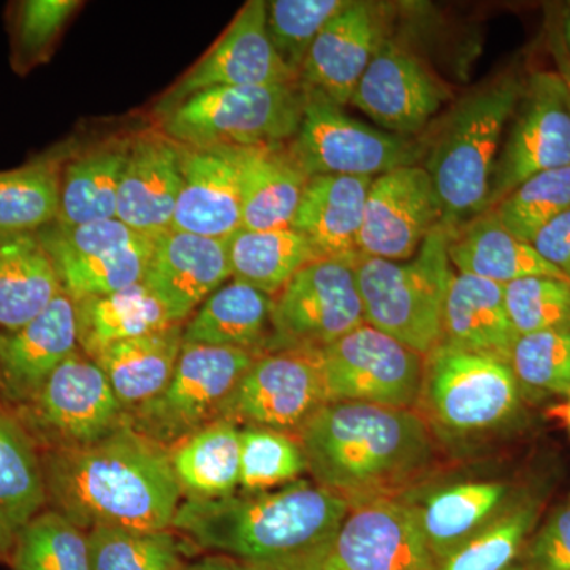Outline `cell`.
<instances>
[{
    "label": "cell",
    "instance_id": "obj_22",
    "mask_svg": "<svg viewBox=\"0 0 570 570\" xmlns=\"http://www.w3.org/2000/svg\"><path fill=\"white\" fill-rule=\"evenodd\" d=\"M77 348L73 299L63 292L22 328L0 332V379L6 404H28Z\"/></svg>",
    "mask_w": 570,
    "mask_h": 570
},
{
    "label": "cell",
    "instance_id": "obj_37",
    "mask_svg": "<svg viewBox=\"0 0 570 570\" xmlns=\"http://www.w3.org/2000/svg\"><path fill=\"white\" fill-rule=\"evenodd\" d=\"M543 505L538 491L521 490L485 530L438 562L436 570H524V553Z\"/></svg>",
    "mask_w": 570,
    "mask_h": 570
},
{
    "label": "cell",
    "instance_id": "obj_30",
    "mask_svg": "<svg viewBox=\"0 0 570 570\" xmlns=\"http://www.w3.org/2000/svg\"><path fill=\"white\" fill-rule=\"evenodd\" d=\"M273 296L232 281L217 288L184 325V343L264 355L272 341Z\"/></svg>",
    "mask_w": 570,
    "mask_h": 570
},
{
    "label": "cell",
    "instance_id": "obj_44",
    "mask_svg": "<svg viewBox=\"0 0 570 570\" xmlns=\"http://www.w3.org/2000/svg\"><path fill=\"white\" fill-rule=\"evenodd\" d=\"M569 208L570 167H562L531 176L491 209L510 234L532 243L547 224Z\"/></svg>",
    "mask_w": 570,
    "mask_h": 570
},
{
    "label": "cell",
    "instance_id": "obj_6",
    "mask_svg": "<svg viewBox=\"0 0 570 570\" xmlns=\"http://www.w3.org/2000/svg\"><path fill=\"white\" fill-rule=\"evenodd\" d=\"M452 230L439 224L409 261L355 257L366 324L422 356L441 344L442 314L455 275L449 258Z\"/></svg>",
    "mask_w": 570,
    "mask_h": 570
},
{
    "label": "cell",
    "instance_id": "obj_23",
    "mask_svg": "<svg viewBox=\"0 0 570 570\" xmlns=\"http://www.w3.org/2000/svg\"><path fill=\"white\" fill-rule=\"evenodd\" d=\"M384 39L376 9L367 2L347 0V6L328 21L311 47L299 85L347 107Z\"/></svg>",
    "mask_w": 570,
    "mask_h": 570
},
{
    "label": "cell",
    "instance_id": "obj_38",
    "mask_svg": "<svg viewBox=\"0 0 570 570\" xmlns=\"http://www.w3.org/2000/svg\"><path fill=\"white\" fill-rule=\"evenodd\" d=\"M62 163L51 153L0 171V234L39 232L58 219Z\"/></svg>",
    "mask_w": 570,
    "mask_h": 570
},
{
    "label": "cell",
    "instance_id": "obj_17",
    "mask_svg": "<svg viewBox=\"0 0 570 570\" xmlns=\"http://www.w3.org/2000/svg\"><path fill=\"white\" fill-rule=\"evenodd\" d=\"M324 570H436L406 497L352 505Z\"/></svg>",
    "mask_w": 570,
    "mask_h": 570
},
{
    "label": "cell",
    "instance_id": "obj_34",
    "mask_svg": "<svg viewBox=\"0 0 570 570\" xmlns=\"http://www.w3.org/2000/svg\"><path fill=\"white\" fill-rule=\"evenodd\" d=\"M170 459L186 499L232 497L242 478V428L216 420L171 448Z\"/></svg>",
    "mask_w": 570,
    "mask_h": 570
},
{
    "label": "cell",
    "instance_id": "obj_54",
    "mask_svg": "<svg viewBox=\"0 0 570 570\" xmlns=\"http://www.w3.org/2000/svg\"><path fill=\"white\" fill-rule=\"evenodd\" d=\"M564 417L566 422H568L569 431H570V393L568 395V404H566L564 409Z\"/></svg>",
    "mask_w": 570,
    "mask_h": 570
},
{
    "label": "cell",
    "instance_id": "obj_51",
    "mask_svg": "<svg viewBox=\"0 0 570 570\" xmlns=\"http://www.w3.org/2000/svg\"><path fill=\"white\" fill-rule=\"evenodd\" d=\"M558 47H560L562 59L570 73V2L562 9L560 31L554 36Z\"/></svg>",
    "mask_w": 570,
    "mask_h": 570
},
{
    "label": "cell",
    "instance_id": "obj_52",
    "mask_svg": "<svg viewBox=\"0 0 570 570\" xmlns=\"http://www.w3.org/2000/svg\"><path fill=\"white\" fill-rule=\"evenodd\" d=\"M184 570H242L234 562L223 557H208L204 560L195 562V564L186 566Z\"/></svg>",
    "mask_w": 570,
    "mask_h": 570
},
{
    "label": "cell",
    "instance_id": "obj_41",
    "mask_svg": "<svg viewBox=\"0 0 570 570\" xmlns=\"http://www.w3.org/2000/svg\"><path fill=\"white\" fill-rule=\"evenodd\" d=\"M92 570H184L183 550L170 530L88 531Z\"/></svg>",
    "mask_w": 570,
    "mask_h": 570
},
{
    "label": "cell",
    "instance_id": "obj_49",
    "mask_svg": "<svg viewBox=\"0 0 570 570\" xmlns=\"http://www.w3.org/2000/svg\"><path fill=\"white\" fill-rule=\"evenodd\" d=\"M531 245L543 261L570 279V208L547 224Z\"/></svg>",
    "mask_w": 570,
    "mask_h": 570
},
{
    "label": "cell",
    "instance_id": "obj_1",
    "mask_svg": "<svg viewBox=\"0 0 570 570\" xmlns=\"http://www.w3.org/2000/svg\"><path fill=\"white\" fill-rule=\"evenodd\" d=\"M351 508L299 479L265 493L186 499L171 528L242 570H324Z\"/></svg>",
    "mask_w": 570,
    "mask_h": 570
},
{
    "label": "cell",
    "instance_id": "obj_20",
    "mask_svg": "<svg viewBox=\"0 0 570 570\" xmlns=\"http://www.w3.org/2000/svg\"><path fill=\"white\" fill-rule=\"evenodd\" d=\"M230 277L227 239L170 228L153 236L142 284L164 306L171 324H183Z\"/></svg>",
    "mask_w": 570,
    "mask_h": 570
},
{
    "label": "cell",
    "instance_id": "obj_48",
    "mask_svg": "<svg viewBox=\"0 0 570 570\" xmlns=\"http://www.w3.org/2000/svg\"><path fill=\"white\" fill-rule=\"evenodd\" d=\"M524 570H570V501L551 510L532 532Z\"/></svg>",
    "mask_w": 570,
    "mask_h": 570
},
{
    "label": "cell",
    "instance_id": "obj_39",
    "mask_svg": "<svg viewBox=\"0 0 570 570\" xmlns=\"http://www.w3.org/2000/svg\"><path fill=\"white\" fill-rule=\"evenodd\" d=\"M45 505L39 445L17 415L0 409V512L20 531Z\"/></svg>",
    "mask_w": 570,
    "mask_h": 570
},
{
    "label": "cell",
    "instance_id": "obj_25",
    "mask_svg": "<svg viewBox=\"0 0 570 570\" xmlns=\"http://www.w3.org/2000/svg\"><path fill=\"white\" fill-rule=\"evenodd\" d=\"M520 489L505 480H461L428 493L417 509L420 527L434 561L441 562L504 512Z\"/></svg>",
    "mask_w": 570,
    "mask_h": 570
},
{
    "label": "cell",
    "instance_id": "obj_35",
    "mask_svg": "<svg viewBox=\"0 0 570 570\" xmlns=\"http://www.w3.org/2000/svg\"><path fill=\"white\" fill-rule=\"evenodd\" d=\"M73 305L78 347L92 360L112 344L175 325L142 283L112 294L77 299Z\"/></svg>",
    "mask_w": 570,
    "mask_h": 570
},
{
    "label": "cell",
    "instance_id": "obj_40",
    "mask_svg": "<svg viewBox=\"0 0 570 570\" xmlns=\"http://www.w3.org/2000/svg\"><path fill=\"white\" fill-rule=\"evenodd\" d=\"M13 570H92L88 532L56 510H41L18 531Z\"/></svg>",
    "mask_w": 570,
    "mask_h": 570
},
{
    "label": "cell",
    "instance_id": "obj_15",
    "mask_svg": "<svg viewBox=\"0 0 570 570\" xmlns=\"http://www.w3.org/2000/svg\"><path fill=\"white\" fill-rule=\"evenodd\" d=\"M328 403L318 352H269L246 371L223 419L296 436Z\"/></svg>",
    "mask_w": 570,
    "mask_h": 570
},
{
    "label": "cell",
    "instance_id": "obj_27",
    "mask_svg": "<svg viewBox=\"0 0 570 570\" xmlns=\"http://www.w3.org/2000/svg\"><path fill=\"white\" fill-rule=\"evenodd\" d=\"M374 178L322 175L309 178L291 227L322 258L358 254L367 193Z\"/></svg>",
    "mask_w": 570,
    "mask_h": 570
},
{
    "label": "cell",
    "instance_id": "obj_14",
    "mask_svg": "<svg viewBox=\"0 0 570 570\" xmlns=\"http://www.w3.org/2000/svg\"><path fill=\"white\" fill-rule=\"evenodd\" d=\"M570 167V99L560 71H535L524 80L502 140L490 209L531 176Z\"/></svg>",
    "mask_w": 570,
    "mask_h": 570
},
{
    "label": "cell",
    "instance_id": "obj_36",
    "mask_svg": "<svg viewBox=\"0 0 570 570\" xmlns=\"http://www.w3.org/2000/svg\"><path fill=\"white\" fill-rule=\"evenodd\" d=\"M232 277L276 296L306 265L322 258L294 227L242 230L227 239Z\"/></svg>",
    "mask_w": 570,
    "mask_h": 570
},
{
    "label": "cell",
    "instance_id": "obj_3",
    "mask_svg": "<svg viewBox=\"0 0 570 570\" xmlns=\"http://www.w3.org/2000/svg\"><path fill=\"white\" fill-rule=\"evenodd\" d=\"M296 439L317 485L351 505L403 497L436 455L433 434L415 409L332 401Z\"/></svg>",
    "mask_w": 570,
    "mask_h": 570
},
{
    "label": "cell",
    "instance_id": "obj_24",
    "mask_svg": "<svg viewBox=\"0 0 570 570\" xmlns=\"http://www.w3.org/2000/svg\"><path fill=\"white\" fill-rule=\"evenodd\" d=\"M183 146V186L171 230L228 239L243 228L238 174L223 148Z\"/></svg>",
    "mask_w": 570,
    "mask_h": 570
},
{
    "label": "cell",
    "instance_id": "obj_10",
    "mask_svg": "<svg viewBox=\"0 0 570 570\" xmlns=\"http://www.w3.org/2000/svg\"><path fill=\"white\" fill-rule=\"evenodd\" d=\"M355 257L318 258L273 296V333L266 354L318 352L366 324Z\"/></svg>",
    "mask_w": 570,
    "mask_h": 570
},
{
    "label": "cell",
    "instance_id": "obj_45",
    "mask_svg": "<svg viewBox=\"0 0 570 570\" xmlns=\"http://www.w3.org/2000/svg\"><path fill=\"white\" fill-rule=\"evenodd\" d=\"M347 0H273L266 2V29L279 58L296 77L318 33Z\"/></svg>",
    "mask_w": 570,
    "mask_h": 570
},
{
    "label": "cell",
    "instance_id": "obj_33",
    "mask_svg": "<svg viewBox=\"0 0 570 570\" xmlns=\"http://www.w3.org/2000/svg\"><path fill=\"white\" fill-rule=\"evenodd\" d=\"M127 146L129 140H111L63 164L56 223L82 225L118 219Z\"/></svg>",
    "mask_w": 570,
    "mask_h": 570
},
{
    "label": "cell",
    "instance_id": "obj_32",
    "mask_svg": "<svg viewBox=\"0 0 570 570\" xmlns=\"http://www.w3.org/2000/svg\"><path fill=\"white\" fill-rule=\"evenodd\" d=\"M183 333V324L170 325L112 344L94 360L126 412L142 406L167 387L181 355Z\"/></svg>",
    "mask_w": 570,
    "mask_h": 570
},
{
    "label": "cell",
    "instance_id": "obj_18",
    "mask_svg": "<svg viewBox=\"0 0 570 570\" xmlns=\"http://www.w3.org/2000/svg\"><path fill=\"white\" fill-rule=\"evenodd\" d=\"M439 224L442 208L425 168H396L371 184L358 253L385 261H409Z\"/></svg>",
    "mask_w": 570,
    "mask_h": 570
},
{
    "label": "cell",
    "instance_id": "obj_50",
    "mask_svg": "<svg viewBox=\"0 0 570 570\" xmlns=\"http://www.w3.org/2000/svg\"><path fill=\"white\" fill-rule=\"evenodd\" d=\"M18 530L2 512H0V561L10 562L17 543Z\"/></svg>",
    "mask_w": 570,
    "mask_h": 570
},
{
    "label": "cell",
    "instance_id": "obj_11",
    "mask_svg": "<svg viewBox=\"0 0 570 570\" xmlns=\"http://www.w3.org/2000/svg\"><path fill=\"white\" fill-rule=\"evenodd\" d=\"M17 411L40 450L94 444L127 423L104 371L80 347Z\"/></svg>",
    "mask_w": 570,
    "mask_h": 570
},
{
    "label": "cell",
    "instance_id": "obj_7",
    "mask_svg": "<svg viewBox=\"0 0 570 570\" xmlns=\"http://www.w3.org/2000/svg\"><path fill=\"white\" fill-rule=\"evenodd\" d=\"M303 107L299 82L206 89L163 116L160 132L190 148L288 145Z\"/></svg>",
    "mask_w": 570,
    "mask_h": 570
},
{
    "label": "cell",
    "instance_id": "obj_28",
    "mask_svg": "<svg viewBox=\"0 0 570 570\" xmlns=\"http://www.w3.org/2000/svg\"><path fill=\"white\" fill-rule=\"evenodd\" d=\"M517 340L504 285L455 272L442 314L441 344L509 362Z\"/></svg>",
    "mask_w": 570,
    "mask_h": 570
},
{
    "label": "cell",
    "instance_id": "obj_2",
    "mask_svg": "<svg viewBox=\"0 0 570 570\" xmlns=\"http://www.w3.org/2000/svg\"><path fill=\"white\" fill-rule=\"evenodd\" d=\"M47 504L82 531L171 530L183 490L170 450L126 425L82 448L40 450Z\"/></svg>",
    "mask_w": 570,
    "mask_h": 570
},
{
    "label": "cell",
    "instance_id": "obj_5",
    "mask_svg": "<svg viewBox=\"0 0 570 570\" xmlns=\"http://www.w3.org/2000/svg\"><path fill=\"white\" fill-rule=\"evenodd\" d=\"M523 401L509 362L439 344L425 356L415 411L433 438L463 452L508 431Z\"/></svg>",
    "mask_w": 570,
    "mask_h": 570
},
{
    "label": "cell",
    "instance_id": "obj_55",
    "mask_svg": "<svg viewBox=\"0 0 570 570\" xmlns=\"http://www.w3.org/2000/svg\"><path fill=\"white\" fill-rule=\"evenodd\" d=\"M0 404H6V400H3V385H2V379H0Z\"/></svg>",
    "mask_w": 570,
    "mask_h": 570
},
{
    "label": "cell",
    "instance_id": "obj_43",
    "mask_svg": "<svg viewBox=\"0 0 570 570\" xmlns=\"http://www.w3.org/2000/svg\"><path fill=\"white\" fill-rule=\"evenodd\" d=\"M305 472L306 456L296 436L268 428H242L243 493H265L288 485Z\"/></svg>",
    "mask_w": 570,
    "mask_h": 570
},
{
    "label": "cell",
    "instance_id": "obj_53",
    "mask_svg": "<svg viewBox=\"0 0 570 570\" xmlns=\"http://www.w3.org/2000/svg\"><path fill=\"white\" fill-rule=\"evenodd\" d=\"M551 48H553L554 61H557L558 71H560L561 77L564 78L566 85H568L570 99V73L568 67H566L564 59H562L557 40L553 39V41H551Z\"/></svg>",
    "mask_w": 570,
    "mask_h": 570
},
{
    "label": "cell",
    "instance_id": "obj_13",
    "mask_svg": "<svg viewBox=\"0 0 570 570\" xmlns=\"http://www.w3.org/2000/svg\"><path fill=\"white\" fill-rule=\"evenodd\" d=\"M326 393L332 401L415 409L425 356L362 325L318 351Z\"/></svg>",
    "mask_w": 570,
    "mask_h": 570
},
{
    "label": "cell",
    "instance_id": "obj_16",
    "mask_svg": "<svg viewBox=\"0 0 570 570\" xmlns=\"http://www.w3.org/2000/svg\"><path fill=\"white\" fill-rule=\"evenodd\" d=\"M299 78L277 55L266 29V2L249 0L216 45L176 82L156 112L163 118L195 94L227 86L296 85Z\"/></svg>",
    "mask_w": 570,
    "mask_h": 570
},
{
    "label": "cell",
    "instance_id": "obj_47",
    "mask_svg": "<svg viewBox=\"0 0 570 570\" xmlns=\"http://www.w3.org/2000/svg\"><path fill=\"white\" fill-rule=\"evenodd\" d=\"M80 2L73 0H26L14 9L11 41L18 69L28 70L47 58Z\"/></svg>",
    "mask_w": 570,
    "mask_h": 570
},
{
    "label": "cell",
    "instance_id": "obj_21",
    "mask_svg": "<svg viewBox=\"0 0 570 570\" xmlns=\"http://www.w3.org/2000/svg\"><path fill=\"white\" fill-rule=\"evenodd\" d=\"M183 146L164 132L130 138L119 186L118 219L142 235L170 230L183 186Z\"/></svg>",
    "mask_w": 570,
    "mask_h": 570
},
{
    "label": "cell",
    "instance_id": "obj_46",
    "mask_svg": "<svg viewBox=\"0 0 570 570\" xmlns=\"http://www.w3.org/2000/svg\"><path fill=\"white\" fill-rule=\"evenodd\" d=\"M505 305L519 336L570 330V281L531 276L504 285Z\"/></svg>",
    "mask_w": 570,
    "mask_h": 570
},
{
    "label": "cell",
    "instance_id": "obj_31",
    "mask_svg": "<svg viewBox=\"0 0 570 570\" xmlns=\"http://www.w3.org/2000/svg\"><path fill=\"white\" fill-rule=\"evenodd\" d=\"M61 281L36 232L0 234V328L17 332L39 317Z\"/></svg>",
    "mask_w": 570,
    "mask_h": 570
},
{
    "label": "cell",
    "instance_id": "obj_9",
    "mask_svg": "<svg viewBox=\"0 0 570 570\" xmlns=\"http://www.w3.org/2000/svg\"><path fill=\"white\" fill-rule=\"evenodd\" d=\"M302 124L288 151L309 178L322 175L377 178L417 165L426 146L352 118L324 94L302 86Z\"/></svg>",
    "mask_w": 570,
    "mask_h": 570
},
{
    "label": "cell",
    "instance_id": "obj_26",
    "mask_svg": "<svg viewBox=\"0 0 570 570\" xmlns=\"http://www.w3.org/2000/svg\"><path fill=\"white\" fill-rule=\"evenodd\" d=\"M238 174L243 228L273 230L291 227L309 176L288 145L223 148Z\"/></svg>",
    "mask_w": 570,
    "mask_h": 570
},
{
    "label": "cell",
    "instance_id": "obj_8",
    "mask_svg": "<svg viewBox=\"0 0 570 570\" xmlns=\"http://www.w3.org/2000/svg\"><path fill=\"white\" fill-rule=\"evenodd\" d=\"M258 355L230 347L184 343L167 387L127 412L129 425L170 450L224 417V409Z\"/></svg>",
    "mask_w": 570,
    "mask_h": 570
},
{
    "label": "cell",
    "instance_id": "obj_12",
    "mask_svg": "<svg viewBox=\"0 0 570 570\" xmlns=\"http://www.w3.org/2000/svg\"><path fill=\"white\" fill-rule=\"evenodd\" d=\"M36 234L51 257L63 294L73 302L142 283L153 253V236L119 219L82 225L55 220Z\"/></svg>",
    "mask_w": 570,
    "mask_h": 570
},
{
    "label": "cell",
    "instance_id": "obj_29",
    "mask_svg": "<svg viewBox=\"0 0 570 570\" xmlns=\"http://www.w3.org/2000/svg\"><path fill=\"white\" fill-rule=\"evenodd\" d=\"M449 258L459 273L501 285L531 276L568 279L543 261L531 243L521 242L510 234L499 223L493 209H487L469 223L453 228Z\"/></svg>",
    "mask_w": 570,
    "mask_h": 570
},
{
    "label": "cell",
    "instance_id": "obj_4",
    "mask_svg": "<svg viewBox=\"0 0 570 570\" xmlns=\"http://www.w3.org/2000/svg\"><path fill=\"white\" fill-rule=\"evenodd\" d=\"M523 85L515 75H502L469 92L442 119L423 167L436 190L442 224L456 228L490 209L494 167Z\"/></svg>",
    "mask_w": 570,
    "mask_h": 570
},
{
    "label": "cell",
    "instance_id": "obj_42",
    "mask_svg": "<svg viewBox=\"0 0 570 570\" xmlns=\"http://www.w3.org/2000/svg\"><path fill=\"white\" fill-rule=\"evenodd\" d=\"M524 401L568 396L570 393V330L519 336L510 354Z\"/></svg>",
    "mask_w": 570,
    "mask_h": 570
},
{
    "label": "cell",
    "instance_id": "obj_19",
    "mask_svg": "<svg viewBox=\"0 0 570 570\" xmlns=\"http://www.w3.org/2000/svg\"><path fill=\"white\" fill-rule=\"evenodd\" d=\"M445 100V89L417 56L385 37L356 85L351 105L382 130L414 137Z\"/></svg>",
    "mask_w": 570,
    "mask_h": 570
}]
</instances>
